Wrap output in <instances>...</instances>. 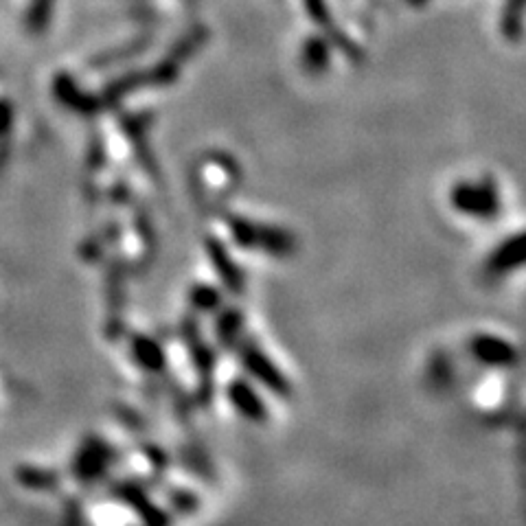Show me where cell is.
<instances>
[{
  "label": "cell",
  "instance_id": "1",
  "mask_svg": "<svg viewBox=\"0 0 526 526\" xmlns=\"http://www.w3.org/2000/svg\"><path fill=\"white\" fill-rule=\"evenodd\" d=\"M500 259L505 261V263H502V266H507V268L524 266V261H526V235L518 237L516 242H511L507 250H502Z\"/></svg>",
  "mask_w": 526,
  "mask_h": 526
}]
</instances>
